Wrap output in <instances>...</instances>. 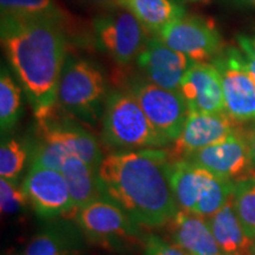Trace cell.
<instances>
[{
  "label": "cell",
  "mask_w": 255,
  "mask_h": 255,
  "mask_svg": "<svg viewBox=\"0 0 255 255\" xmlns=\"http://www.w3.org/2000/svg\"><path fill=\"white\" fill-rule=\"evenodd\" d=\"M1 45L36 120L58 102L60 75L68 55L64 21L1 14Z\"/></svg>",
  "instance_id": "1"
},
{
  "label": "cell",
  "mask_w": 255,
  "mask_h": 255,
  "mask_svg": "<svg viewBox=\"0 0 255 255\" xmlns=\"http://www.w3.org/2000/svg\"><path fill=\"white\" fill-rule=\"evenodd\" d=\"M168 151L159 148L116 151L98 168L103 195L141 227H161L180 210L168 178Z\"/></svg>",
  "instance_id": "2"
},
{
  "label": "cell",
  "mask_w": 255,
  "mask_h": 255,
  "mask_svg": "<svg viewBox=\"0 0 255 255\" xmlns=\"http://www.w3.org/2000/svg\"><path fill=\"white\" fill-rule=\"evenodd\" d=\"M102 143L111 152L164 148L171 143L152 127L136 98L124 89H111L102 119Z\"/></svg>",
  "instance_id": "3"
},
{
  "label": "cell",
  "mask_w": 255,
  "mask_h": 255,
  "mask_svg": "<svg viewBox=\"0 0 255 255\" xmlns=\"http://www.w3.org/2000/svg\"><path fill=\"white\" fill-rule=\"evenodd\" d=\"M108 90L100 66L85 57L68 52L58 85V105L89 127L102 122Z\"/></svg>",
  "instance_id": "4"
},
{
  "label": "cell",
  "mask_w": 255,
  "mask_h": 255,
  "mask_svg": "<svg viewBox=\"0 0 255 255\" xmlns=\"http://www.w3.org/2000/svg\"><path fill=\"white\" fill-rule=\"evenodd\" d=\"M72 219L89 240L115 251L129 250L144 239L141 226L107 196L82 206Z\"/></svg>",
  "instance_id": "5"
},
{
  "label": "cell",
  "mask_w": 255,
  "mask_h": 255,
  "mask_svg": "<svg viewBox=\"0 0 255 255\" xmlns=\"http://www.w3.org/2000/svg\"><path fill=\"white\" fill-rule=\"evenodd\" d=\"M123 83L124 90L136 98L152 127L173 143L182 132L189 115L181 92L158 87L143 76L126 77Z\"/></svg>",
  "instance_id": "6"
},
{
  "label": "cell",
  "mask_w": 255,
  "mask_h": 255,
  "mask_svg": "<svg viewBox=\"0 0 255 255\" xmlns=\"http://www.w3.org/2000/svg\"><path fill=\"white\" fill-rule=\"evenodd\" d=\"M146 32L123 6L105 9L94 19L97 47L120 66H128L141 53L148 40Z\"/></svg>",
  "instance_id": "7"
},
{
  "label": "cell",
  "mask_w": 255,
  "mask_h": 255,
  "mask_svg": "<svg viewBox=\"0 0 255 255\" xmlns=\"http://www.w3.org/2000/svg\"><path fill=\"white\" fill-rule=\"evenodd\" d=\"M58 104L43 119L37 120V138L55 143L69 155L83 159L95 169L100 168L104 155L97 138L81 122L64 111Z\"/></svg>",
  "instance_id": "8"
},
{
  "label": "cell",
  "mask_w": 255,
  "mask_h": 255,
  "mask_svg": "<svg viewBox=\"0 0 255 255\" xmlns=\"http://www.w3.org/2000/svg\"><path fill=\"white\" fill-rule=\"evenodd\" d=\"M158 37L195 63H208L222 51V39L214 23L199 15L184 14L168 24Z\"/></svg>",
  "instance_id": "9"
},
{
  "label": "cell",
  "mask_w": 255,
  "mask_h": 255,
  "mask_svg": "<svg viewBox=\"0 0 255 255\" xmlns=\"http://www.w3.org/2000/svg\"><path fill=\"white\" fill-rule=\"evenodd\" d=\"M241 55L229 47L213 59L221 77L226 114L237 123L255 120V82L242 65Z\"/></svg>",
  "instance_id": "10"
},
{
  "label": "cell",
  "mask_w": 255,
  "mask_h": 255,
  "mask_svg": "<svg viewBox=\"0 0 255 255\" xmlns=\"http://www.w3.org/2000/svg\"><path fill=\"white\" fill-rule=\"evenodd\" d=\"M23 188L30 207L41 219H55L73 213L68 183L58 170L31 163Z\"/></svg>",
  "instance_id": "11"
},
{
  "label": "cell",
  "mask_w": 255,
  "mask_h": 255,
  "mask_svg": "<svg viewBox=\"0 0 255 255\" xmlns=\"http://www.w3.org/2000/svg\"><path fill=\"white\" fill-rule=\"evenodd\" d=\"M235 123L226 113H189L182 132L167 150L169 158L186 159L201 149L223 141L237 132Z\"/></svg>",
  "instance_id": "12"
},
{
  "label": "cell",
  "mask_w": 255,
  "mask_h": 255,
  "mask_svg": "<svg viewBox=\"0 0 255 255\" xmlns=\"http://www.w3.org/2000/svg\"><path fill=\"white\" fill-rule=\"evenodd\" d=\"M195 63L183 53L171 49L159 37L146 40L136 58L137 68L149 82L168 90L180 91L181 81Z\"/></svg>",
  "instance_id": "13"
},
{
  "label": "cell",
  "mask_w": 255,
  "mask_h": 255,
  "mask_svg": "<svg viewBox=\"0 0 255 255\" xmlns=\"http://www.w3.org/2000/svg\"><path fill=\"white\" fill-rule=\"evenodd\" d=\"M186 159L215 176L234 182L247 176L253 168L247 137L239 131L221 142L201 149Z\"/></svg>",
  "instance_id": "14"
},
{
  "label": "cell",
  "mask_w": 255,
  "mask_h": 255,
  "mask_svg": "<svg viewBox=\"0 0 255 255\" xmlns=\"http://www.w3.org/2000/svg\"><path fill=\"white\" fill-rule=\"evenodd\" d=\"M180 92L189 113H226L221 77L213 63H194L181 81Z\"/></svg>",
  "instance_id": "15"
},
{
  "label": "cell",
  "mask_w": 255,
  "mask_h": 255,
  "mask_svg": "<svg viewBox=\"0 0 255 255\" xmlns=\"http://www.w3.org/2000/svg\"><path fill=\"white\" fill-rule=\"evenodd\" d=\"M169 237L189 255H216L221 253L208 220L195 213L180 209L167 225Z\"/></svg>",
  "instance_id": "16"
},
{
  "label": "cell",
  "mask_w": 255,
  "mask_h": 255,
  "mask_svg": "<svg viewBox=\"0 0 255 255\" xmlns=\"http://www.w3.org/2000/svg\"><path fill=\"white\" fill-rule=\"evenodd\" d=\"M83 233L77 225L53 222L31 239L23 255H78Z\"/></svg>",
  "instance_id": "17"
},
{
  "label": "cell",
  "mask_w": 255,
  "mask_h": 255,
  "mask_svg": "<svg viewBox=\"0 0 255 255\" xmlns=\"http://www.w3.org/2000/svg\"><path fill=\"white\" fill-rule=\"evenodd\" d=\"M208 220L218 246L223 255H246L253 246L254 241L242 227L235 212L233 197Z\"/></svg>",
  "instance_id": "18"
},
{
  "label": "cell",
  "mask_w": 255,
  "mask_h": 255,
  "mask_svg": "<svg viewBox=\"0 0 255 255\" xmlns=\"http://www.w3.org/2000/svg\"><path fill=\"white\" fill-rule=\"evenodd\" d=\"M209 171L187 159L169 162L168 178L180 209L195 212L201 190Z\"/></svg>",
  "instance_id": "19"
},
{
  "label": "cell",
  "mask_w": 255,
  "mask_h": 255,
  "mask_svg": "<svg viewBox=\"0 0 255 255\" xmlns=\"http://www.w3.org/2000/svg\"><path fill=\"white\" fill-rule=\"evenodd\" d=\"M60 173L65 177L71 194L73 213L82 206L104 196L98 178V170L83 159L69 155L64 161Z\"/></svg>",
  "instance_id": "20"
},
{
  "label": "cell",
  "mask_w": 255,
  "mask_h": 255,
  "mask_svg": "<svg viewBox=\"0 0 255 255\" xmlns=\"http://www.w3.org/2000/svg\"><path fill=\"white\" fill-rule=\"evenodd\" d=\"M121 5L138 19L146 31L159 34L171 21L183 17V5L174 0H120Z\"/></svg>",
  "instance_id": "21"
},
{
  "label": "cell",
  "mask_w": 255,
  "mask_h": 255,
  "mask_svg": "<svg viewBox=\"0 0 255 255\" xmlns=\"http://www.w3.org/2000/svg\"><path fill=\"white\" fill-rule=\"evenodd\" d=\"M23 111V92L20 84L12 77L7 68H1L0 76V127L8 132L18 123Z\"/></svg>",
  "instance_id": "22"
},
{
  "label": "cell",
  "mask_w": 255,
  "mask_h": 255,
  "mask_svg": "<svg viewBox=\"0 0 255 255\" xmlns=\"http://www.w3.org/2000/svg\"><path fill=\"white\" fill-rule=\"evenodd\" d=\"M234 187V181L215 176L214 174L209 173L201 190L194 213L206 219L214 215L232 199Z\"/></svg>",
  "instance_id": "23"
},
{
  "label": "cell",
  "mask_w": 255,
  "mask_h": 255,
  "mask_svg": "<svg viewBox=\"0 0 255 255\" xmlns=\"http://www.w3.org/2000/svg\"><path fill=\"white\" fill-rule=\"evenodd\" d=\"M233 203L242 227L255 240V170L235 182Z\"/></svg>",
  "instance_id": "24"
},
{
  "label": "cell",
  "mask_w": 255,
  "mask_h": 255,
  "mask_svg": "<svg viewBox=\"0 0 255 255\" xmlns=\"http://www.w3.org/2000/svg\"><path fill=\"white\" fill-rule=\"evenodd\" d=\"M30 142L18 137L2 138L0 146V177L19 181L26 162L30 159Z\"/></svg>",
  "instance_id": "25"
},
{
  "label": "cell",
  "mask_w": 255,
  "mask_h": 255,
  "mask_svg": "<svg viewBox=\"0 0 255 255\" xmlns=\"http://www.w3.org/2000/svg\"><path fill=\"white\" fill-rule=\"evenodd\" d=\"M1 14L18 17H45L65 21L55 0H0Z\"/></svg>",
  "instance_id": "26"
},
{
  "label": "cell",
  "mask_w": 255,
  "mask_h": 255,
  "mask_svg": "<svg viewBox=\"0 0 255 255\" xmlns=\"http://www.w3.org/2000/svg\"><path fill=\"white\" fill-rule=\"evenodd\" d=\"M30 206L23 184L19 181L0 180V208L2 216H13L23 213Z\"/></svg>",
  "instance_id": "27"
},
{
  "label": "cell",
  "mask_w": 255,
  "mask_h": 255,
  "mask_svg": "<svg viewBox=\"0 0 255 255\" xmlns=\"http://www.w3.org/2000/svg\"><path fill=\"white\" fill-rule=\"evenodd\" d=\"M143 255H189L176 245L169 244L158 235L149 234L143 239Z\"/></svg>",
  "instance_id": "28"
},
{
  "label": "cell",
  "mask_w": 255,
  "mask_h": 255,
  "mask_svg": "<svg viewBox=\"0 0 255 255\" xmlns=\"http://www.w3.org/2000/svg\"><path fill=\"white\" fill-rule=\"evenodd\" d=\"M238 43L245 53L255 58V36L248 37L245 34H240L238 36Z\"/></svg>",
  "instance_id": "29"
},
{
  "label": "cell",
  "mask_w": 255,
  "mask_h": 255,
  "mask_svg": "<svg viewBox=\"0 0 255 255\" xmlns=\"http://www.w3.org/2000/svg\"><path fill=\"white\" fill-rule=\"evenodd\" d=\"M77 1L82 2L84 5L94 6V7H100L102 9H110L121 5L120 0H77Z\"/></svg>",
  "instance_id": "30"
},
{
  "label": "cell",
  "mask_w": 255,
  "mask_h": 255,
  "mask_svg": "<svg viewBox=\"0 0 255 255\" xmlns=\"http://www.w3.org/2000/svg\"><path fill=\"white\" fill-rule=\"evenodd\" d=\"M241 62H242V65L245 66V69L247 70L248 73H250L252 78H253L255 82V58L254 57L247 55V53H245L244 51H242Z\"/></svg>",
  "instance_id": "31"
},
{
  "label": "cell",
  "mask_w": 255,
  "mask_h": 255,
  "mask_svg": "<svg viewBox=\"0 0 255 255\" xmlns=\"http://www.w3.org/2000/svg\"><path fill=\"white\" fill-rule=\"evenodd\" d=\"M247 142L248 146H250V154H251V161H252V167L255 170V126L252 128V130L248 132Z\"/></svg>",
  "instance_id": "32"
},
{
  "label": "cell",
  "mask_w": 255,
  "mask_h": 255,
  "mask_svg": "<svg viewBox=\"0 0 255 255\" xmlns=\"http://www.w3.org/2000/svg\"><path fill=\"white\" fill-rule=\"evenodd\" d=\"M235 1L242 6H246V7L255 8V0H235Z\"/></svg>",
  "instance_id": "33"
},
{
  "label": "cell",
  "mask_w": 255,
  "mask_h": 255,
  "mask_svg": "<svg viewBox=\"0 0 255 255\" xmlns=\"http://www.w3.org/2000/svg\"><path fill=\"white\" fill-rule=\"evenodd\" d=\"M246 255H255V246H254V245H253V246H252L250 252H248Z\"/></svg>",
  "instance_id": "34"
},
{
  "label": "cell",
  "mask_w": 255,
  "mask_h": 255,
  "mask_svg": "<svg viewBox=\"0 0 255 255\" xmlns=\"http://www.w3.org/2000/svg\"><path fill=\"white\" fill-rule=\"evenodd\" d=\"M2 255H18V254L15 253V252H13V251H6Z\"/></svg>",
  "instance_id": "35"
},
{
  "label": "cell",
  "mask_w": 255,
  "mask_h": 255,
  "mask_svg": "<svg viewBox=\"0 0 255 255\" xmlns=\"http://www.w3.org/2000/svg\"><path fill=\"white\" fill-rule=\"evenodd\" d=\"M188 1H191V2H206V1H208V0H188Z\"/></svg>",
  "instance_id": "36"
},
{
  "label": "cell",
  "mask_w": 255,
  "mask_h": 255,
  "mask_svg": "<svg viewBox=\"0 0 255 255\" xmlns=\"http://www.w3.org/2000/svg\"><path fill=\"white\" fill-rule=\"evenodd\" d=\"M174 1H176V2H178V4L183 5V4H184V1H186V0H174Z\"/></svg>",
  "instance_id": "37"
},
{
  "label": "cell",
  "mask_w": 255,
  "mask_h": 255,
  "mask_svg": "<svg viewBox=\"0 0 255 255\" xmlns=\"http://www.w3.org/2000/svg\"><path fill=\"white\" fill-rule=\"evenodd\" d=\"M216 255H223V254H221V253H220V254H216Z\"/></svg>",
  "instance_id": "38"
},
{
  "label": "cell",
  "mask_w": 255,
  "mask_h": 255,
  "mask_svg": "<svg viewBox=\"0 0 255 255\" xmlns=\"http://www.w3.org/2000/svg\"><path fill=\"white\" fill-rule=\"evenodd\" d=\"M253 245H254V246H255V240H254V244H253Z\"/></svg>",
  "instance_id": "39"
}]
</instances>
